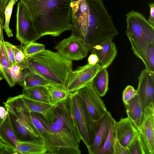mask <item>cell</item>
Instances as JSON below:
<instances>
[{
  "instance_id": "836d02e7",
  "label": "cell",
  "mask_w": 154,
  "mask_h": 154,
  "mask_svg": "<svg viewBox=\"0 0 154 154\" xmlns=\"http://www.w3.org/2000/svg\"><path fill=\"white\" fill-rule=\"evenodd\" d=\"M137 94V90H135L131 85H128L124 89L122 93V100L124 104L126 103Z\"/></svg>"
},
{
  "instance_id": "4fadbf2b",
  "label": "cell",
  "mask_w": 154,
  "mask_h": 154,
  "mask_svg": "<svg viewBox=\"0 0 154 154\" xmlns=\"http://www.w3.org/2000/svg\"><path fill=\"white\" fill-rule=\"evenodd\" d=\"M114 119L108 111L95 122V135L93 143L87 148L90 154H98L108 136Z\"/></svg>"
},
{
  "instance_id": "7c38bea8",
  "label": "cell",
  "mask_w": 154,
  "mask_h": 154,
  "mask_svg": "<svg viewBox=\"0 0 154 154\" xmlns=\"http://www.w3.org/2000/svg\"><path fill=\"white\" fill-rule=\"evenodd\" d=\"M154 103L145 107L142 122L137 129L148 154H154Z\"/></svg>"
},
{
  "instance_id": "9a60e30c",
  "label": "cell",
  "mask_w": 154,
  "mask_h": 154,
  "mask_svg": "<svg viewBox=\"0 0 154 154\" xmlns=\"http://www.w3.org/2000/svg\"><path fill=\"white\" fill-rule=\"evenodd\" d=\"M138 92L140 95L145 107L154 103V72L146 68L138 78Z\"/></svg>"
},
{
  "instance_id": "4316f807",
  "label": "cell",
  "mask_w": 154,
  "mask_h": 154,
  "mask_svg": "<svg viewBox=\"0 0 154 154\" xmlns=\"http://www.w3.org/2000/svg\"><path fill=\"white\" fill-rule=\"evenodd\" d=\"M115 120L108 136L98 154H114L113 146L116 137Z\"/></svg>"
},
{
  "instance_id": "8fae6325",
  "label": "cell",
  "mask_w": 154,
  "mask_h": 154,
  "mask_svg": "<svg viewBox=\"0 0 154 154\" xmlns=\"http://www.w3.org/2000/svg\"><path fill=\"white\" fill-rule=\"evenodd\" d=\"M54 48L63 58L70 61H78L87 57L88 51L82 42L74 35L59 42Z\"/></svg>"
},
{
  "instance_id": "9c48e42d",
  "label": "cell",
  "mask_w": 154,
  "mask_h": 154,
  "mask_svg": "<svg viewBox=\"0 0 154 154\" xmlns=\"http://www.w3.org/2000/svg\"><path fill=\"white\" fill-rule=\"evenodd\" d=\"M91 82L76 91L84 103L91 119L96 122L108 111L100 97L93 88Z\"/></svg>"
},
{
  "instance_id": "ac0fdd59",
  "label": "cell",
  "mask_w": 154,
  "mask_h": 154,
  "mask_svg": "<svg viewBox=\"0 0 154 154\" xmlns=\"http://www.w3.org/2000/svg\"><path fill=\"white\" fill-rule=\"evenodd\" d=\"M124 104L128 117L138 129L143 120L145 109L140 95L137 92L135 97Z\"/></svg>"
},
{
  "instance_id": "1f68e13d",
  "label": "cell",
  "mask_w": 154,
  "mask_h": 154,
  "mask_svg": "<svg viewBox=\"0 0 154 154\" xmlns=\"http://www.w3.org/2000/svg\"><path fill=\"white\" fill-rule=\"evenodd\" d=\"M24 48L25 54L28 58L32 55L44 50L45 47L43 44L32 42L25 45Z\"/></svg>"
},
{
  "instance_id": "d4e9b609",
  "label": "cell",
  "mask_w": 154,
  "mask_h": 154,
  "mask_svg": "<svg viewBox=\"0 0 154 154\" xmlns=\"http://www.w3.org/2000/svg\"><path fill=\"white\" fill-rule=\"evenodd\" d=\"M46 86L49 93L51 104L56 105L68 100L69 92L66 86L55 84Z\"/></svg>"
},
{
  "instance_id": "7402d4cb",
  "label": "cell",
  "mask_w": 154,
  "mask_h": 154,
  "mask_svg": "<svg viewBox=\"0 0 154 154\" xmlns=\"http://www.w3.org/2000/svg\"><path fill=\"white\" fill-rule=\"evenodd\" d=\"M25 71L26 73V77L19 84L23 89L52 84L48 79L37 73L30 71L27 68L25 69Z\"/></svg>"
},
{
  "instance_id": "8d00e7d4",
  "label": "cell",
  "mask_w": 154,
  "mask_h": 154,
  "mask_svg": "<svg viewBox=\"0 0 154 154\" xmlns=\"http://www.w3.org/2000/svg\"><path fill=\"white\" fill-rule=\"evenodd\" d=\"M0 154H18L14 148L0 141Z\"/></svg>"
},
{
  "instance_id": "d6a6232c",
  "label": "cell",
  "mask_w": 154,
  "mask_h": 154,
  "mask_svg": "<svg viewBox=\"0 0 154 154\" xmlns=\"http://www.w3.org/2000/svg\"><path fill=\"white\" fill-rule=\"evenodd\" d=\"M146 58L147 64L146 69L154 72V42L148 46L146 51Z\"/></svg>"
},
{
  "instance_id": "ffe728a7",
  "label": "cell",
  "mask_w": 154,
  "mask_h": 154,
  "mask_svg": "<svg viewBox=\"0 0 154 154\" xmlns=\"http://www.w3.org/2000/svg\"><path fill=\"white\" fill-rule=\"evenodd\" d=\"M0 139L4 143L14 148L20 154L19 141L14 130L9 114L0 124Z\"/></svg>"
},
{
  "instance_id": "5bb4252c",
  "label": "cell",
  "mask_w": 154,
  "mask_h": 154,
  "mask_svg": "<svg viewBox=\"0 0 154 154\" xmlns=\"http://www.w3.org/2000/svg\"><path fill=\"white\" fill-rule=\"evenodd\" d=\"M113 37L108 38L94 47L90 51L96 54L98 58V63L101 68H107L116 58L117 51L113 41Z\"/></svg>"
},
{
  "instance_id": "5b68a950",
  "label": "cell",
  "mask_w": 154,
  "mask_h": 154,
  "mask_svg": "<svg viewBox=\"0 0 154 154\" xmlns=\"http://www.w3.org/2000/svg\"><path fill=\"white\" fill-rule=\"evenodd\" d=\"M126 19L125 33L131 43L132 50L143 61L146 68V51L149 45L154 42V27L143 14L134 10L126 15Z\"/></svg>"
},
{
  "instance_id": "603a6c76",
  "label": "cell",
  "mask_w": 154,
  "mask_h": 154,
  "mask_svg": "<svg viewBox=\"0 0 154 154\" xmlns=\"http://www.w3.org/2000/svg\"><path fill=\"white\" fill-rule=\"evenodd\" d=\"M92 86L100 97L105 95L108 90L109 76L106 68H101L91 82Z\"/></svg>"
},
{
  "instance_id": "e0dca14e",
  "label": "cell",
  "mask_w": 154,
  "mask_h": 154,
  "mask_svg": "<svg viewBox=\"0 0 154 154\" xmlns=\"http://www.w3.org/2000/svg\"><path fill=\"white\" fill-rule=\"evenodd\" d=\"M117 138L123 146L128 147L138 132L131 120L128 117L115 121Z\"/></svg>"
},
{
  "instance_id": "30bf717a",
  "label": "cell",
  "mask_w": 154,
  "mask_h": 154,
  "mask_svg": "<svg viewBox=\"0 0 154 154\" xmlns=\"http://www.w3.org/2000/svg\"><path fill=\"white\" fill-rule=\"evenodd\" d=\"M101 69L98 63L91 65L88 63L79 66L70 73L66 85V88L70 92L76 91L91 83Z\"/></svg>"
},
{
  "instance_id": "44dd1931",
  "label": "cell",
  "mask_w": 154,
  "mask_h": 154,
  "mask_svg": "<svg viewBox=\"0 0 154 154\" xmlns=\"http://www.w3.org/2000/svg\"><path fill=\"white\" fill-rule=\"evenodd\" d=\"M4 42L2 30L0 36V71L8 85L11 87L16 84L10 74L9 69L12 65L6 52Z\"/></svg>"
},
{
  "instance_id": "52a82bcc",
  "label": "cell",
  "mask_w": 154,
  "mask_h": 154,
  "mask_svg": "<svg viewBox=\"0 0 154 154\" xmlns=\"http://www.w3.org/2000/svg\"><path fill=\"white\" fill-rule=\"evenodd\" d=\"M68 102L74 126L81 140L88 148L93 143L95 122L91 119L84 103L76 91L69 93Z\"/></svg>"
},
{
  "instance_id": "83f0119b",
  "label": "cell",
  "mask_w": 154,
  "mask_h": 154,
  "mask_svg": "<svg viewBox=\"0 0 154 154\" xmlns=\"http://www.w3.org/2000/svg\"><path fill=\"white\" fill-rule=\"evenodd\" d=\"M128 148L129 154H148L138 132Z\"/></svg>"
},
{
  "instance_id": "f35d334b",
  "label": "cell",
  "mask_w": 154,
  "mask_h": 154,
  "mask_svg": "<svg viewBox=\"0 0 154 154\" xmlns=\"http://www.w3.org/2000/svg\"><path fill=\"white\" fill-rule=\"evenodd\" d=\"M88 63L91 65L95 64L98 63V59L97 55L94 54H91L88 58Z\"/></svg>"
},
{
  "instance_id": "8992f818",
  "label": "cell",
  "mask_w": 154,
  "mask_h": 154,
  "mask_svg": "<svg viewBox=\"0 0 154 154\" xmlns=\"http://www.w3.org/2000/svg\"><path fill=\"white\" fill-rule=\"evenodd\" d=\"M8 105L25 126L37 133L47 149L48 153L56 154V148L48 122L43 116L29 111L20 97L12 99Z\"/></svg>"
},
{
  "instance_id": "f1b7e54d",
  "label": "cell",
  "mask_w": 154,
  "mask_h": 154,
  "mask_svg": "<svg viewBox=\"0 0 154 154\" xmlns=\"http://www.w3.org/2000/svg\"><path fill=\"white\" fill-rule=\"evenodd\" d=\"M18 0H10L6 5L4 11L5 22L3 26V29L9 37H12V30L9 27V24L14 5Z\"/></svg>"
},
{
  "instance_id": "4dcf8cb0",
  "label": "cell",
  "mask_w": 154,
  "mask_h": 154,
  "mask_svg": "<svg viewBox=\"0 0 154 154\" xmlns=\"http://www.w3.org/2000/svg\"><path fill=\"white\" fill-rule=\"evenodd\" d=\"M25 69L17 64L11 65L10 68V74L16 84H19L24 79L26 75Z\"/></svg>"
},
{
  "instance_id": "d6986e66",
  "label": "cell",
  "mask_w": 154,
  "mask_h": 154,
  "mask_svg": "<svg viewBox=\"0 0 154 154\" xmlns=\"http://www.w3.org/2000/svg\"><path fill=\"white\" fill-rule=\"evenodd\" d=\"M27 109L30 112L40 114L48 122H53L54 119L55 105L33 100L21 94Z\"/></svg>"
},
{
  "instance_id": "60d3db41",
  "label": "cell",
  "mask_w": 154,
  "mask_h": 154,
  "mask_svg": "<svg viewBox=\"0 0 154 154\" xmlns=\"http://www.w3.org/2000/svg\"><path fill=\"white\" fill-rule=\"evenodd\" d=\"M8 114L6 109L2 106H0V124L4 120Z\"/></svg>"
},
{
  "instance_id": "2e32d148",
  "label": "cell",
  "mask_w": 154,
  "mask_h": 154,
  "mask_svg": "<svg viewBox=\"0 0 154 154\" xmlns=\"http://www.w3.org/2000/svg\"><path fill=\"white\" fill-rule=\"evenodd\" d=\"M4 106L8 111L11 125L19 141H39L43 143L37 133L25 126L8 106Z\"/></svg>"
},
{
  "instance_id": "d590c367",
  "label": "cell",
  "mask_w": 154,
  "mask_h": 154,
  "mask_svg": "<svg viewBox=\"0 0 154 154\" xmlns=\"http://www.w3.org/2000/svg\"><path fill=\"white\" fill-rule=\"evenodd\" d=\"M114 154H129L128 147L122 146L116 137L113 146Z\"/></svg>"
},
{
  "instance_id": "b9f144b4",
  "label": "cell",
  "mask_w": 154,
  "mask_h": 154,
  "mask_svg": "<svg viewBox=\"0 0 154 154\" xmlns=\"http://www.w3.org/2000/svg\"><path fill=\"white\" fill-rule=\"evenodd\" d=\"M10 0H2L3 7L5 9V7Z\"/></svg>"
},
{
  "instance_id": "f546056e",
  "label": "cell",
  "mask_w": 154,
  "mask_h": 154,
  "mask_svg": "<svg viewBox=\"0 0 154 154\" xmlns=\"http://www.w3.org/2000/svg\"><path fill=\"white\" fill-rule=\"evenodd\" d=\"M16 64L24 69L27 68L28 65V58L24 52V46L22 45L19 46L13 45Z\"/></svg>"
},
{
  "instance_id": "ee69618b",
  "label": "cell",
  "mask_w": 154,
  "mask_h": 154,
  "mask_svg": "<svg viewBox=\"0 0 154 154\" xmlns=\"http://www.w3.org/2000/svg\"><path fill=\"white\" fill-rule=\"evenodd\" d=\"M1 75H2V74H1L0 71V81L2 80V77Z\"/></svg>"
},
{
  "instance_id": "7a4b0ae2",
  "label": "cell",
  "mask_w": 154,
  "mask_h": 154,
  "mask_svg": "<svg viewBox=\"0 0 154 154\" xmlns=\"http://www.w3.org/2000/svg\"><path fill=\"white\" fill-rule=\"evenodd\" d=\"M27 8L35 29L41 37L59 36L71 30L70 0H20Z\"/></svg>"
},
{
  "instance_id": "74e56055",
  "label": "cell",
  "mask_w": 154,
  "mask_h": 154,
  "mask_svg": "<svg viewBox=\"0 0 154 154\" xmlns=\"http://www.w3.org/2000/svg\"><path fill=\"white\" fill-rule=\"evenodd\" d=\"M150 8V15L147 20L148 22L154 27V4L151 2L148 4Z\"/></svg>"
},
{
  "instance_id": "484cf974",
  "label": "cell",
  "mask_w": 154,
  "mask_h": 154,
  "mask_svg": "<svg viewBox=\"0 0 154 154\" xmlns=\"http://www.w3.org/2000/svg\"><path fill=\"white\" fill-rule=\"evenodd\" d=\"M20 154H43L48 153L43 143L39 141H19Z\"/></svg>"
},
{
  "instance_id": "e575fe53",
  "label": "cell",
  "mask_w": 154,
  "mask_h": 154,
  "mask_svg": "<svg viewBox=\"0 0 154 154\" xmlns=\"http://www.w3.org/2000/svg\"><path fill=\"white\" fill-rule=\"evenodd\" d=\"M4 43L6 52L11 65L16 64L13 45L8 42L5 41Z\"/></svg>"
},
{
  "instance_id": "7bdbcfd3",
  "label": "cell",
  "mask_w": 154,
  "mask_h": 154,
  "mask_svg": "<svg viewBox=\"0 0 154 154\" xmlns=\"http://www.w3.org/2000/svg\"><path fill=\"white\" fill-rule=\"evenodd\" d=\"M3 25L1 24L0 22V36L1 32L3 29Z\"/></svg>"
},
{
  "instance_id": "cb8c5ba5",
  "label": "cell",
  "mask_w": 154,
  "mask_h": 154,
  "mask_svg": "<svg viewBox=\"0 0 154 154\" xmlns=\"http://www.w3.org/2000/svg\"><path fill=\"white\" fill-rule=\"evenodd\" d=\"M22 94L33 100L51 103L49 93L46 86L23 89Z\"/></svg>"
},
{
  "instance_id": "6da1fadb",
  "label": "cell",
  "mask_w": 154,
  "mask_h": 154,
  "mask_svg": "<svg viewBox=\"0 0 154 154\" xmlns=\"http://www.w3.org/2000/svg\"><path fill=\"white\" fill-rule=\"evenodd\" d=\"M71 34L80 40L89 51L119 32L102 0H70Z\"/></svg>"
},
{
  "instance_id": "ab89813d",
  "label": "cell",
  "mask_w": 154,
  "mask_h": 154,
  "mask_svg": "<svg viewBox=\"0 0 154 154\" xmlns=\"http://www.w3.org/2000/svg\"><path fill=\"white\" fill-rule=\"evenodd\" d=\"M4 9L2 0H0V22L1 25H3V23L5 19Z\"/></svg>"
},
{
  "instance_id": "3957f363",
  "label": "cell",
  "mask_w": 154,
  "mask_h": 154,
  "mask_svg": "<svg viewBox=\"0 0 154 154\" xmlns=\"http://www.w3.org/2000/svg\"><path fill=\"white\" fill-rule=\"evenodd\" d=\"M54 119L48 123L56 149V154H80L81 139L74 126L68 100L55 105Z\"/></svg>"
},
{
  "instance_id": "277c9868",
  "label": "cell",
  "mask_w": 154,
  "mask_h": 154,
  "mask_svg": "<svg viewBox=\"0 0 154 154\" xmlns=\"http://www.w3.org/2000/svg\"><path fill=\"white\" fill-rule=\"evenodd\" d=\"M28 62L29 70L41 75L52 84L66 87L72 70L71 61L57 52L45 49L28 57Z\"/></svg>"
},
{
  "instance_id": "ba28073f",
  "label": "cell",
  "mask_w": 154,
  "mask_h": 154,
  "mask_svg": "<svg viewBox=\"0 0 154 154\" xmlns=\"http://www.w3.org/2000/svg\"><path fill=\"white\" fill-rule=\"evenodd\" d=\"M16 17V37L21 44L35 42L41 37L35 29L27 8L20 0L17 4Z\"/></svg>"
}]
</instances>
